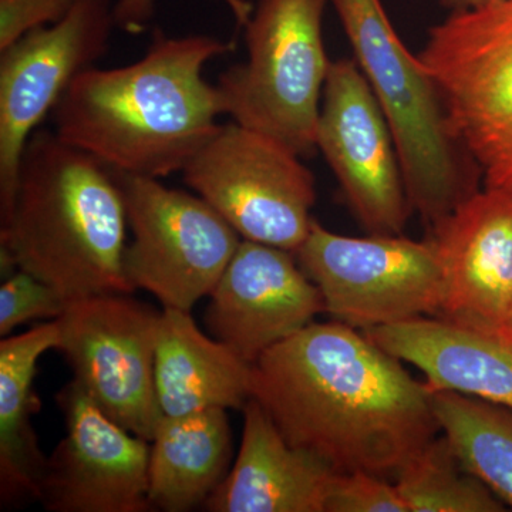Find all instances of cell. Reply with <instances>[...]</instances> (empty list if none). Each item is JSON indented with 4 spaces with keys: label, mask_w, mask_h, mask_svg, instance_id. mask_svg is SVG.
I'll return each instance as SVG.
<instances>
[{
    "label": "cell",
    "mask_w": 512,
    "mask_h": 512,
    "mask_svg": "<svg viewBox=\"0 0 512 512\" xmlns=\"http://www.w3.org/2000/svg\"><path fill=\"white\" fill-rule=\"evenodd\" d=\"M252 399L291 446L335 473L394 481L441 433L429 384L338 320L311 323L259 357Z\"/></svg>",
    "instance_id": "6da1fadb"
},
{
    "label": "cell",
    "mask_w": 512,
    "mask_h": 512,
    "mask_svg": "<svg viewBox=\"0 0 512 512\" xmlns=\"http://www.w3.org/2000/svg\"><path fill=\"white\" fill-rule=\"evenodd\" d=\"M231 50L210 35L157 36L137 62L80 74L52 111L55 133L114 173H183L224 114L205 64Z\"/></svg>",
    "instance_id": "7a4b0ae2"
},
{
    "label": "cell",
    "mask_w": 512,
    "mask_h": 512,
    "mask_svg": "<svg viewBox=\"0 0 512 512\" xmlns=\"http://www.w3.org/2000/svg\"><path fill=\"white\" fill-rule=\"evenodd\" d=\"M127 225L114 171L55 131L36 130L2 220V279L22 269L69 302L134 292L124 271Z\"/></svg>",
    "instance_id": "3957f363"
},
{
    "label": "cell",
    "mask_w": 512,
    "mask_h": 512,
    "mask_svg": "<svg viewBox=\"0 0 512 512\" xmlns=\"http://www.w3.org/2000/svg\"><path fill=\"white\" fill-rule=\"evenodd\" d=\"M402 165L412 211L431 228L480 191V170L458 143L439 87L387 15L382 0H330Z\"/></svg>",
    "instance_id": "277c9868"
},
{
    "label": "cell",
    "mask_w": 512,
    "mask_h": 512,
    "mask_svg": "<svg viewBox=\"0 0 512 512\" xmlns=\"http://www.w3.org/2000/svg\"><path fill=\"white\" fill-rule=\"evenodd\" d=\"M330 0H259L245 22L247 62L218 80L224 114L275 138L293 153H315L330 59L323 16Z\"/></svg>",
    "instance_id": "5b68a950"
},
{
    "label": "cell",
    "mask_w": 512,
    "mask_h": 512,
    "mask_svg": "<svg viewBox=\"0 0 512 512\" xmlns=\"http://www.w3.org/2000/svg\"><path fill=\"white\" fill-rule=\"evenodd\" d=\"M417 56L484 187L512 190V0L451 12Z\"/></svg>",
    "instance_id": "8992f818"
},
{
    "label": "cell",
    "mask_w": 512,
    "mask_h": 512,
    "mask_svg": "<svg viewBox=\"0 0 512 512\" xmlns=\"http://www.w3.org/2000/svg\"><path fill=\"white\" fill-rule=\"evenodd\" d=\"M301 158L275 138L229 123L187 164L184 181L245 241L295 254L318 197Z\"/></svg>",
    "instance_id": "52a82bcc"
},
{
    "label": "cell",
    "mask_w": 512,
    "mask_h": 512,
    "mask_svg": "<svg viewBox=\"0 0 512 512\" xmlns=\"http://www.w3.org/2000/svg\"><path fill=\"white\" fill-rule=\"evenodd\" d=\"M295 256L322 292L326 313L350 328L439 315L443 275L430 239L345 237L313 220Z\"/></svg>",
    "instance_id": "ba28073f"
},
{
    "label": "cell",
    "mask_w": 512,
    "mask_h": 512,
    "mask_svg": "<svg viewBox=\"0 0 512 512\" xmlns=\"http://www.w3.org/2000/svg\"><path fill=\"white\" fill-rule=\"evenodd\" d=\"M116 174L133 241L124 252L130 285L164 308L191 312L220 281L241 237L200 195L157 178Z\"/></svg>",
    "instance_id": "9c48e42d"
},
{
    "label": "cell",
    "mask_w": 512,
    "mask_h": 512,
    "mask_svg": "<svg viewBox=\"0 0 512 512\" xmlns=\"http://www.w3.org/2000/svg\"><path fill=\"white\" fill-rule=\"evenodd\" d=\"M160 318L130 293H103L70 301L56 319V349L73 380L111 420L147 441L163 416L154 379Z\"/></svg>",
    "instance_id": "30bf717a"
},
{
    "label": "cell",
    "mask_w": 512,
    "mask_h": 512,
    "mask_svg": "<svg viewBox=\"0 0 512 512\" xmlns=\"http://www.w3.org/2000/svg\"><path fill=\"white\" fill-rule=\"evenodd\" d=\"M113 0H76L53 25L37 28L0 56V218L12 208L29 138L74 80L109 50Z\"/></svg>",
    "instance_id": "8fae6325"
},
{
    "label": "cell",
    "mask_w": 512,
    "mask_h": 512,
    "mask_svg": "<svg viewBox=\"0 0 512 512\" xmlns=\"http://www.w3.org/2000/svg\"><path fill=\"white\" fill-rule=\"evenodd\" d=\"M316 148L359 224L369 234L402 235L413 212L402 165L389 124L355 57L330 60Z\"/></svg>",
    "instance_id": "7c38bea8"
},
{
    "label": "cell",
    "mask_w": 512,
    "mask_h": 512,
    "mask_svg": "<svg viewBox=\"0 0 512 512\" xmlns=\"http://www.w3.org/2000/svg\"><path fill=\"white\" fill-rule=\"evenodd\" d=\"M66 437L47 458L40 501L53 512H146L150 441L111 420L72 380L57 394Z\"/></svg>",
    "instance_id": "4fadbf2b"
},
{
    "label": "cell",
    "mask_w": 512,
    "mask_h": 512,
    "mask_svg": "<svg viewBox=\"0 0 512 512\" xmlns=\"http://www.w3.org/2000/svg\"><path fill=\"white\" fill-rule=\"evenodd\" d=\"M322 312V292L293 252L244 239L210 293L205 325L254 365Z\"/></svg>",
    "instance_id": "5bb4252c"
},
{
    "label": "cell",
    "mask_w": 512,
    "mask_h": 512,
    "mask_svg": "<svg viewBox=\"0 0 512 512\" xmlns=\"http://www.w3.org/2000/svg\"><path fill=\"white\" fill-rule=\"evenodd\" d=\"M430 229L439 255V315L495 333L512 299V190L484 187Z\"/></svg>",
    "instance_id": "9a60e30c"
},
{
    "label": "cell",
    "mask_w": 512,
    "mask_h": 512,
    "mask_svg": "<svg viewBox=\"0 0 512 512\" xmlns=\"http://www.w3.org/2000/svg\"><path fill=\"white\" fill-rule=\"evenodd\" d=\"M234 467L205 501L211 512H325L335 471L291 446L255 399L244 409Z\"/></svg>",
    "instance_id": "2e32d148"
},
{
    "label": "cell",
    "mask_w": 512,
    "mask_h": 512,
    "mask_svg": "<svg viewBox=\"0 0 512 512\" xmlns=\"http://www.w3.org/2000/svg\"><path fill=\"white\" fill-rule=\"evenodd\" d=\"M380 348L417 367L431 390H448L512 410V346L493 333L434 316L365 330Z\"/></svg>",
    "instance_id": "e0dca14e"
},
{
    "label": "cell",
    "mask_w": 512,
    "mask_h": 512,
    "mask_svg": "<svg viewBox=\"0 0 512 512\" xmlns=\"http://www.w3.org/2000/svg\"><path fill=\"white\" fill-rule=\"evenodd\" d=\"M154 379L163 416L244 409L252 397L251 363L202 333L180 309L161 312Z\"/></svg>",
    "instance_id": "ac0fdd59"
},
{
    "label": "cell",
    "mask_w": 512,
    "mask_h": 512,
    "mask_svg": "<svg viewBox=\"0 0 512 512\" xmlns=\"http://www.w3.org/2000/svg\"><path fill=\"white\" fill-rule=\"evenodd\" d=\"M59 345L56 320L0 342V497L3 507L40 500L47 458L33 429L37 362Z\"/></svg>",
    "instance_id": "d6986e66"
},
{
    "label": "cell",
    "mask_w": 512,
    "mask_h": 512,
    "mask_svg": "<svg viewBox=\"0 0 512 512\" xmlns=\"http://www.w3.org/2000/svg\"><path fill=\"white\" fill-rule=\"evenodd\" d=\"M150 443L148 501L154 510L204 507L228 476L232 439L227 410L161 416Z\"/></svg>",
    "instance_id": "ffe728a7"
},
{
    "label": "cell",
    "mask_w": 512,
    "mask_h": 512,
    "mask_svg": "<svg viewBox=\"0 0 512 512\" xmlns=\"http://www.w3.org/2000/svg\"><path fill=\"white\" fill-rule=\"evenodd\" d=\"M431 396L441 433L463 466L512 508V410L448 390Z\"/></svg>",
    "instance_id": "44dd1931"
},
{
    "label": "cell",
    "mask_w": 512,
    "mask_h": 512,
    "mask_svg": "<svg viewBox=\"0 0 512 512\" xmlns=\"http://www.w3.org/2000/svg\"><path fill=\"white\" fill-rule=\"evenodd\" d=\"M409 512H505L507 505L461 463L443 433L394 478Z\"/></svg>",
    "instance_id": "7402d4cb"
},
{
    "label": "cell",
    "mask_w": 512,
    "mask_h": 512,
    "mask_svg": "<svg viewBox=\"0 0 512 512\" xmlns=\"http://www.w3.org/2000/svg\"><path fill=\"white\" fill-rule=\"evenodd\" d=\"M66 298L35 275L19 269L0 286V335L36 319L56 320L67 308Z\"/></svg>",
    "instance_id": "603a6c76"
},
{
    "label": "cell",
    "mask_w": 512,
    "mask_h": 512,
    "mask_svg": "<svg viewBox=\"0 0 512 512\" xmlns=\"http://www.w3.org/2000/svg\"><path fill=\"white\" fill-rule=\"evenodd\" d=\"M325 512H409V508L394 481L365 471H352L333 474Z\"/></svg>",
    "instance_id": "cb8c5ba5"
},
{
    "label": "cell",
    "mask_w": 512,
    "mask_h": 512,
    "mask_svg": "<svg viewBox=\"0 0 512 512\" xmlns=\"http://www.w3.org/2000/svg\"><path fill=\"white\" fill-rule=\"evenodd\" d=\"M76 0H0V52L20 37L62 20Z\"/></svg>",
    "instance_id": "d4e9b609"
},
{
    "label": "cell",
    "mask_w": 512,
    "mask_h": 512,
    "mask_svg": "<svg viewBox=\"0 0 512 512\" xmlns=\"http://www.w3.org/2000/svg\"><path fill=\"white\" fill-rule=\"evenodd\" d=\"M224 3L239 25H245L252 12V6L245 0H220ZM156 0H116L114 16L116 25L128 33L144 32L153 22Z\"/></svg>",
    "instance_id": "484cf974"
},
{
    "label": "cell",
    "mask_w": 512,
    "mask_h": 512,
    "mask_svg": "<svg viewBox=\"0 0 512 512\" xmlns=\"http://www.w3.org/2000/svg\"><path fill=\"white\" fill-rule=\"evenodd\" d=\"M440 6L451 12H460V10H467L477 8L483 5L487 0H436Z\"/></svg>",
    "instance_id": "4316f807"
},
{
    "label": "cell",
    "mask_w": 512,
    "mask_h": 512,
    "mask_svg": "<svg viewBox=\"0 0 512 512\" xmlns=\"http://www.w3.org/2000/svg\"><path fill=\"white\" fill-rule=\"evenodd\" d=\"M494 335L512 346V299L510 306H508V311L505 313L500 325H498L497 330H495Z\"/></svg>",
    "instance_id": "83f0119b"
}]
</instances>
